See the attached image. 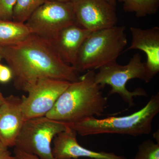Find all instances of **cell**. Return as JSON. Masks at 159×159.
<instances>
[{
  "mask_svg": "<svg viewBox=\"0 0 159 159\" xmlns=\"http://www.w3.org/2000/svg\"><path fill=\"white\" fill-rule=\"evenodd\" d=\"M70 83L53 78L39 80L27 91L28 96L23 95L21 98L22 109L25 120L45 116Z\"/></svg>",
  "mask_w": 159,
  "mask_h": 159,
  "instance_id": "8",
  "label": "cell"
},
{
  "mask_svg": "<svg viewBox=\"0 0 159 159\" xmlns=\"http://www.w3.org/2000/svg\"><path fill=\"white\" fill-rule=\"evenodd\" d=\"M91 32L73 24L60 31L50 42L61 58L72 66L83 43Z\"/></svg>",
  "mask_w": 159,
  "mask_h": 159,
  "instance_id": "13",
  "label": "cell"
},
{
  "mask_svg": "<svg viewBox=\"0 0 159 159\" xmlns=\"http://www.w3.org/2000/svg\"><path fill=\"white\" fill-rule=\"evenodd\" d=\"M25 120L21 98L13 95L6 97L0 106V141L4 145L15 146Z\"/></svg>",
  "mask_w": 159,
  "mask_h": 159,
  "instance_id": "12",
  "label": "cell"
},
{
  "mask_svg": "<svg viewBox=\"0 0 159 159\" xmlns=\"http://www.w3.org/2000/svg\"><path fill=\"white\" fill-rule=\"evenodd\" d=\"M5 98L3 97L2 94L1 93V91H0V106L2 105V104L4 102L5 100Z\"/></svg>",
  "mask_w": 159,
  "mask_h": 159,
  "instance_id": "24",
  "label": "cell"
},
{
  "mask_svg": "<svg viewBox=\"0 0 159 159\" xmlns=\"http://www.w3.org/2000/svg\"><path fill=\"white\" fill-rule=\"evenodd\" d=\"M134 159H159V143L150 139L142 142Z\"/></svg>",
  "mask_w": 159,
  "mask_h": 159,
  "instance_id": "17",
  "label": "cell"
},
{
  "mask_svg": "<svg viewBox=\"0 0 159 159\" xmlns=\"http://www.w3.org/2000/svg\"><path fill=\"white\" fill-rule=\"evenodd\" d=\"M95 70L87 71L79 80L70 83L46 117L71 124L103 115L108 104L104 87L95 82Z\"/></svg>",
  "mask_w": 159,
  "mask_h": 159,
  "instance_id": "2",
  "label": "cell"
},
{
  "mask_svg": "<svg viewBox=\"0 0 159 159\" xmlns=\"http://www.w3.org/2000/svg\"><path fill=\"white\" fill-rule=\"evenodd\" d=\"M125 26H115L91 32L80 49L72 66L77 73L95 70L117 58L127 45Z\"/></svg>",
  "mask_w": 159,
  "mask_h": 159,
  "instance_id": "4",
  "label": "cell"
},
{
  "mask_svg": "<svg viewBox=\"0 0 159 159\" xmlns=\"http://www.w3.org/2000/svg\"><path fill=\"white\" fill-rule=\"evenodd\" d=\"M12 79V74L9 66L1 65L0 67V82L6 83Z\"/></svg>",
  "mask_w": 159,
  "mask_h": 159,
  "instance_id": "19",
  "label": "cell"
},
{
  "mask_svg": "<svg viewBox=\"0 0 159 159\" xmlns=\"http://www.w3.org/2000/svg\"><path fill=\"white\" fill-rule=\"evenodd\" d=\"M14 154L17 159H40L36 156L27 153L16 147H15Z\"/></svg>",
  "mask_w": 159,
  "mask_h": 159,
  "instance_id": "20",
  "label": "cell"
},
{
  "mask_svg": "<svg viewBox=\"0 0 159 159\" xmlns=\"http://www.w3.org/2000/svg\"><path fill=\"white\" fill-rule=\"evenodd\" d=\"M132 39L127 51L141 50L146 54L145 62L146 82H150L159 72V28L147 29L136 27L130 28Z\"/></svg>",
  "mask_w": 159,
  "mask_h": 159,
  "instance_id": "10",
  "label": "cell"
},
{
  "mask_svg": "<svg viewBox=\"0 0 159 159\" xmlns=\"http://www.w3.org/2000/svg\"><path fill=\"white\" fill-rule=\"evenodd\" d=\"M49 0H16L13 9L12 20L25 23L42 5Z\"/></svg>",
  "mask_w": 159,
  "mask_h": 159,
  "instance_id": "16",
  "label": "cell"
},
{
  "mask_svg": "<svg viewBox=\"0 0 159 159\" xmlns=\"http://www.w3.org/2000/svg\"><path fill=\"white\" fill-rule=\"evenodd\" d=\"M32 34L51 41L62 29L77 24L72 2L47 1L26 21Z\"/></svg>",
  "mask_w": 159,
  "mask_h": 159,
  "instance_id": "7",
  "label": "cell"
},
{
  "mask_svg": "<svg viewBox=\"0 0 159 159\" xmlns=\"http://www.w3.org/2000/svg\"></svg>",
  "mask_w": 159,
  "mask_h": 159,
  "instance_id": "27",
  "label": "cell"
},
{
  "mask_svg": "<svg viewBox=\"0 0 159 159\" xmlns=\"http://www.w3.org/2000/svg\"><path fill=\"white\" fill-rule=\"evenodd\" d=\"M77 133L68 127L60 133L53 141L52 154L55 159H78L87 157L95 159H126L113 152H96L90 150L80 145L77 142Z\"/></svg>",
  "mask_w": 159,
  "mask_h": 159,
  "instance_id": "11",
  "label": "cell"
},
{
  "mask_svg": "<svg viewBox=\"0 0 159 159\" xmlns=\"http://www.w3.org/2000/svg\"><path fill=\"white\" fill-rule=\"evenodd\" d=\"M4 154H11V153L8 150V147L4 145L0 141V155Z\"/></svg>",
  "mask_w": 159,
  "mask_h": 159,
  "instance_id": "21",
  "label": "cell"
},
{
  "mask_svg": "<svg viewBox=\"0 0 159 159\" xmlns=\"http://www.w3.org/2000/svg\"><path fill=\"white\" fill-rule=\"evenodd\" d=\"M50 1H57V2H72L74 0H50Z\"/></svg>",
  "mask_w": 159,
  "mask_h": 159,
  "instance_id": "25",
  "label": "cell"
},
{
  "mask_svg": "<svg viewBox=\"0 0 159 159\" xmlns=\"http://www.w3.org/2000/svg\"><path fill=\"white\" fill-rule=\"evenodd\" d=\"M73 3L77 24L95 31L116 26V7L106 0H74Z\"/></svg>",
  "mask_w": 159,
  "mask_h": 159,
  "instance_id": "9",
  "label": "cell"
},
{
  "mask_svg": "<svg viewBox=\"0 0 159 159\" xmlns=\"http://www.w3.org/2000/svg\"><path fill=\"white\" fill-rule=\"evenodd\" d=\"M159 112V93H157L151 97L143 108L128 116L103 119L93 117L67 124L81 136L119 134L138 137L151 133L152 122Z\"/></svg>",
  "mask_w": 159,
  "mask_h": 159,
  "instance_id": "3",
  "label": "cell"
},
{
  "mask_svg": "<svg viewBox=\"0 0 159 159\" xmlns=\"http://www.w3.org/2000/svg\"><path fill=\"white\" fill-rule=\"evenodd\" d=\"M0 159H17L16 157L12 156L11 154H4L0 155Z\"/></svg>",
  "mask_w": 159,
  "mask_h": 159,
  "instance_id": "22",
  "label": "cell"
},
{
  "mask_svg": "<svg viewBox=\"0 0 159 159\" xmlns=\"http://www.w3.org/2000/svg\"><path fill=\"white\" fill-rule=\"evenodd\" d=\"M95 75V82L103 87L109 86V95L118 94L129 107L134 105V98L147 97V92L142 88L129 91L126 87L130 80L138 79L146 82L145 62L140 54H135L126 65H120L116 61L101 67Z\"/></svg>",
  "mask_w": 159,
  "mask_h": 159,
  "instance_id": "5",
  "label": "cell"
},
{
  "mask_svg": "<svg viewBox=\"0 0 159 159\" xmlns=\"http://www.w3.org/2000/svg\"><path fill=\"white\" fill-rule=\"evenodd\" d=\"M31 34L25 23L0 20V47L16 45Z\"/></svg>",
  "mask_w": 159,
  "mask_h": 159,
  "instance_id": "14",
  "label": "cell"
},
{
  "mask_svg": "<svg viewBox=\"0 0 159 159\" xmlns=\"http://www.w3.org/2000/svg\"><path fill=\"white\" fill-rule=\"evenodd\" d=\"M16 0H0V20H12L13 9Z\"/></svg>",
  "mask_w": 159,
  "mask_h": 159,
  "instance_id": "18",
  "label": "cell"
},
{
  "mask_svg": "<svg viewBox=\"0 0 159 159\" xmlns=\"http://www.w3.org/2000/svg\"><path fill=\"white\" fill-rule=\"evenodd\" d=\"M0 54L11 69L15 88L27 91L39 80L70 83L79 80L74 68L65 62L48 40L31 34L16 45L0 47Z\"/></svg>",
  "mask_w": 159,
  "mask_h": 159,
  "instance_id": "1",
  "label": "cell"
},
{
  "mask_svg": "<svg viewBox=\"0 0 159 159\" xmlns=\"http://www.w3.org/2000/svg\"><path fill=\"white\" fill-rule=\"evenodd\" d=\"M2 60V56H1V54H0V61Z\"/></svg>",
  "mask_w": 159,
  "mask_h": 159,
  "instance_id": "26",
  "label": "cell"
},
{
  "mask_svg": "<svg viewBox=\"0 0 159 159\" xmlns=\"http://www.w3.org/2000/svg\"><path fill=\"white\" fill-rule=\"evenodd\" d=\"M110 4L114 7H116L117 5V0H106Z\"/></svg>",
  "mask_w": 159,
  "mask_h": 159,
  "instance_id": "23",
  "label": "cell"
},
{
  "mask_svg": "<svg viewBox=\"0 0 159 159\" xmlns=\"http://www.w3.org/2000/svg\"><path fill=\"white\" fill-rule=\"evenodd\" d=\"M67 124L46 116L27 119L16 141L15 147L40 159H55L51 143L54 137L66 130Z\"/></svg>",
  "mask_w": 159,
  "mask_h": 159,
  "instance_id": "6",
  "label": "cell"
},
{
  "mask_svg": "<svg viewBox=\"0 0 159 159\" xmlns=\"http://www.w3.org/2000/svg\"><path fill=\"white\" fill-rule=\"evenodd\" d=\"M123 3L126 12H134L138 18L156 14L158 11L159 0H118Z\"/></svg>",
  "mask_w": 159,
  "mask_h": 159,
  "instance_id": "15",
  "label": "cell"
}]
</instances>
